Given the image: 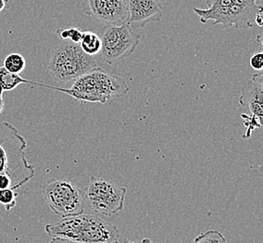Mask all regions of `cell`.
Here are the masks:
<instances>
[{
    "instance_id": "6da1fadb",
    "label": "cell",
    "mask_w": 263,
    "mask_h": 243,
    "mask_svg": "<svg viewBox=\"0 0 263 243\" xmlns=\"http://www.w3.org/2000/svg\"><path fill=\"white\" fill-rule=\"evenodd\" d=\"M44 230L53 238L75 243H112L120 238V231L116 226L97 215L84 213L48 224Z\"/></svg>"
},
{
    "instance_id": "7a4b0ae2",
    "label": "cell",
    "mask_w": 263,
    "mask_h": 243,
    "mask_svg": "<svg viewBox=\"0 0 263 243\" xmlns=\"http://www.w3.org/2000/svg\"><path fill=\"white\" fill-rule=\"evenodd\" d=\"M44 87L65 93L81 102L101 104L112 98L122 97L129 92V87L124 79L99 67L75 79L69 89L45 85Z\"/></svg>"
},
{
    "instance_id": "3957f363",
    "label": "cell",
    "mask_w": 263,
    "mask_h": 243,
    "mask_svg": "<svg viewBox=\"0 0 263 243\" xmlns=\"http://www.w3.org/2000/svg\"><path fill=\"white\" fill-rule=\"evenodd\" d=\"M27 146L26 138L14 126L0 123V175L11 178L14 190L35 177V167L26 157Z\"/></svg>"
},
{
    "instance_id": "277c9868",
    "label": "cell",
    "mask_w": 263,
    "mask_h": 243,
    "mask_svg": "<svg viewBox=\"0 0 263 243\" xmlns=\"http://www.w3.org/2000/svg\"><path fill=\"white\" fill-rule=\"evenodd\" d=\"M98 68L93 56L84 53L79 44L64 40L54 47L48 65V72L58 83L75 80Z\"/></svg>"
},
{
    "instance_id": "5b68a950",
    "label": "cell",
    "mask_w": 263,
    "mask_h": 243,
    "mask_svg": "<svg viewBox=\"0 0 263 243\" xmlns=\"http://www.w3.org/2000/svg\"><path fill=\"white\" fill-rule=\"evenodd\" d=\"M42 196L57 215L65 218L84 213L85 205L82 191L69 180H48L42 188Z\"/></svg>"
},
{
    "instance_id": "8992f818",
    "label": "cell",
    "mask_w": 263,
    "mask_h": 243,
    "mask_svg": "<svg viewBox=\"0 0 263 243\" xmlns=\"http://www.w3.org/2000/svg\"><path fill=\"white\" fill-rule=\"evenodd\" d=\"M126 188L117 185L111 180L90 177L85 188V198L90 208L105 216H112L121 212L125 205Z\"/></svg>"
},
{
    "instance_id": "52a82bcc",
    "label": "cell",
    "mask_w": 263,
    "mask_h": 243,
    "mask_svg": "<svg viewBox=\"0 0 263 243\" xmlns=\"http://www.w3.org/2000/svg\"><path fill=\"white\" fill-rule=\"evenodd\" d=\"M141 37L126 23L106 29L101 37L100 56L108 65L130 56L136 50Z\"/></svg>"
},
{
    "instance_id": "ba28073f",
    "label": "cell",
    "mask_w": 263,
    "mask_h": 243,
    "mask_svg": "<svg viewBox=\"0 0 263 243\" xmlns=\"http://www.w3.org/2000/svg\"><path fill=\"white\" fill-rule=\"evenodd\" d=\"M241 106L248 109L250 114H242L246 127L243 138H249L256 128L263 127V89L256 83L250 80L242 86L239 97Z\"/></svg>"
},
{
    "instance_id": "9c48e42d",
    "label": "cell",
    "mask_w": 263,
    "mask_h": 243,
    "mask_svg": "<svg viewBox=\"0 0 263 243\" xmlns=\"http://www.w3.org/2000/svg\"><path fill=\"white\" fill-rule=\"evenodd\" d=\"M85 14L105 26L114 27L126 23L127 0H84Z\"/></svg>"
},
{
    "instance_id": "30bf717a",
    "label": "cell",
    "mask_w": 263,
    "mask_h": 243,
    "mask_svg": "<svg viewBox=\"0 0 263 243\" xmlns=\"http://www.w3.org/2000/svg\"><path fill=\"white\" fill-rule=\"evenodd\" d=\"M127 10L126 24L135 29L159 22L163 16V8L159 0H127Z\"/></svg>"
},
{
    "instance_id": "8fae6325",
    "label": "cell",
    "mask_w": 263,
    "mask_h": 243,
    "mask_svg": "<svg viewBox=\"0 0 263 243\" xmlns=\"http://www.w3.org/2000/svg\"><path fill=\"white\" fill-rule=\"evenodd\" d=\"M257 0H232V6L228 14L225 28L236 29L252 28L255 19L263 13L262 6L256 3Z\"/></svg>"
},
{
    "instance_id": "7c38bea8",
    "label": "cell",
    "mask_w": 263,
    "mask_h": 243,
    "mask_svg": "<svg viewBox=\"0 0 263 243\" xmlns=\"http://www.w3.org/2000/svg\"><path fill=\"white\" fill-rule=\"evenodd\" d=\"M22 84L37 85V83L23 79L20 75L9 72L4 67H0V113L4 110V101L2 94L7 91H12Z\"/></svg>"
},
{
    "instance_id": "4fadbf2b",
    "label": "cell",
    "mask_w": 263,
    "mask_h": 243,
    "mask_svg": "<svg viewBox=\"0 0 263 243\" xmlns=\"http://www.w3.org/2000/svg\"><path fill=\"white\" fill-rule=\"evenodd\" d=\"M79 46L84 51V53L90 56H94L100 53L101 38L93 32H83Z\"/></svg>"
},
{
    "instance_id": "5bb4252c",
    "label": "cell",
    "mask_w": 263,
    "mask_h": 243,
    "mask_svg": "<svg viewBox=\"0 0 263 243\" xmlns=\"http://www.w3.org/2000/svg\"><path fill=\"white\" fill-rule=\"evenodd\" d=\"M3 67L9 72L19 75L26 69L27 62L25 57L20 53H12L6 56Z\"/></svg>"
},
{
    "instance_id": "9a60e30c",
    "label": "cell",
    "mask_w": 263,
    "mask_h": 243,
    "mask_svg": "<svg viewBox=\"0 0 263 243\" xmlns=\"http://www.w3.org/2000/svg\"><path fill=\"white\" fill-rule=\"evenodd\" d=\"M191 243H227V239L221 232L217 230H208L200 233Z\"/></svg>"
},
{
    "instance_id": "2e32d148",
    "label": "cell",
    "mask_w": 263,
    "mask_h": 243,
    "mask_svg": "<svg viewBox=\"0 0 263 243\" xmlns=\"http://www.w3.org/2000/svg\"><path fill=\"white\" fill-rule=\"evenodd\" d=\"M18 193L13 189H1L0 190V204L3 205L7 212H10L16 206V197Z\"/></svg>"
},
{
    "instance_id": "e0dca14e",
    "label": "cell",
    "mask_w": 263,
    "mask_h": 243,
    "mask_svg": "<svg viewBox=\"0 0 263 243\" xmlns=\"http://www.w3.org/2000/svg\"><path fill=\"white\" fill-rule=\"evenodd\" d=\"M57 34L59 35L63 40H69L71 43L79 44L83 32L77 28H65V29H58Z\"/></svg>"
},
{
    "instance_id": "ac0fdd59",
    "label": "cell",
    "mask_w": 263,
    "mask_h": 243,
    "mask_svg": "<svg viewBox=\"0 0 263 243\" xmlns=\"http://www.w3.org/2000/svg\"><path fill=\"white\" fill-rule=\"evenodd\" d=\"M249 65L253 69L262 71L263 70V52L255 53L249 59Z\"/></svg>"
},
{
    "instance_id": "d6986e66",
    "label": "cell",
    "mask_w": 263,
    "mask_h": 243,
    "mask_svg": "<svg viewBox=\"0 0 263 243\" xmlns=\"http://www.w3.org/2000/svg\"><path fill=\"white\" fill-rule=\"evenodd\" d=\"M251 80H253L254 83H256L258 86H260L263 89V70L260 71L259 73L253 75Z\"/></svg>"
},
{
    "instance_id": "ffe728a7",
    "label": "cell",
    "mask_w": 263,
    "mask_h": 243,
    "mask_svg": "<svg viewBox=\"0 0 263 243\" xmlns=\"http://www.w3.org/2000/svg\"><path fill=\"white\" fill-rule=\"evenodd\" d=\"M255 24L259 27H263V15L261 14H258L255 19Z\"/></svg>"
},
{
    "instance_id": "44dd1931",
    "label": "cell",
    "mask_w": 263,
    "mask_h": 243,
    "mask_svg": "<svg viewBox=\"0 0 263 243\" xmlns=\"http://www.w3.org/2000/svg\"><path fill=\"white\" fill-rule=\"evenodd\" d=\"M47 243H75L72 241H69L68 239H64V238H53L51 241Z\"/></svg>"
},
{
    "instance_id": "7402d4cb",
    "label": "cell",
    "mask_w": 263,
    "mask_h": 243,
    "mask_svg": "<svg viewBox=\"0 0 263 243\" xmlns=\"http://www.w3.org/2000/svg\"><path fill=\"white\" fill-rule=\"evenodd\" d=\"M124 243H154L153 242L151 239H149V238H143L142 240L141 241H139V242H136V241H132V240H129V239H127V238H125L124 239Z\"/></svg>"
},
{
    "instance_id": "603a6c76",
    "label": "cell",
    "mask_w": 263,
    "mask_h": 243,
    "mask_svg": "<svg viewBox=\"0 0 263 243\" xmlns=\"http://www.w3.org/2000/svg\"><path fill=\"white\" fill-rule=\"evenodd\" d=\"M256 40H257V43H258V44L261 45L263 52V31L261 32L260 34H258V36H257V38H256Z\"/></svg>"
},
{
    "instance_id": "cb8c5ba5",
    "label": "cell",
    "mask_w": 263,
    "mask_h": 243,
    "mask_svg": "<svg viewBox=\"0 0 263 243\" xmlns=\"http://www.w3.org/2000/svg\"><path fill=\"white\" fill-rule=\"evenodd\" d=\"M6 4H7L6 0H0V12L3 10H5Z\"/></svg>"
},
{
    "instance_id": "d4e9b609",
    "label": "cell",
    "mask_w": 263,
    "mask_h": 243,
    "mask_svg": "<svg viewBox=\"0 0 263 243\" xmlns=\"http://www.w3.org/2000/svg\"><path fill=\"white\" fill-rule=\"evenodd\" d=\"M112 243H119V242H118V240H116V241H115V242H112Z\"/></svg>"
}]
</instances>
